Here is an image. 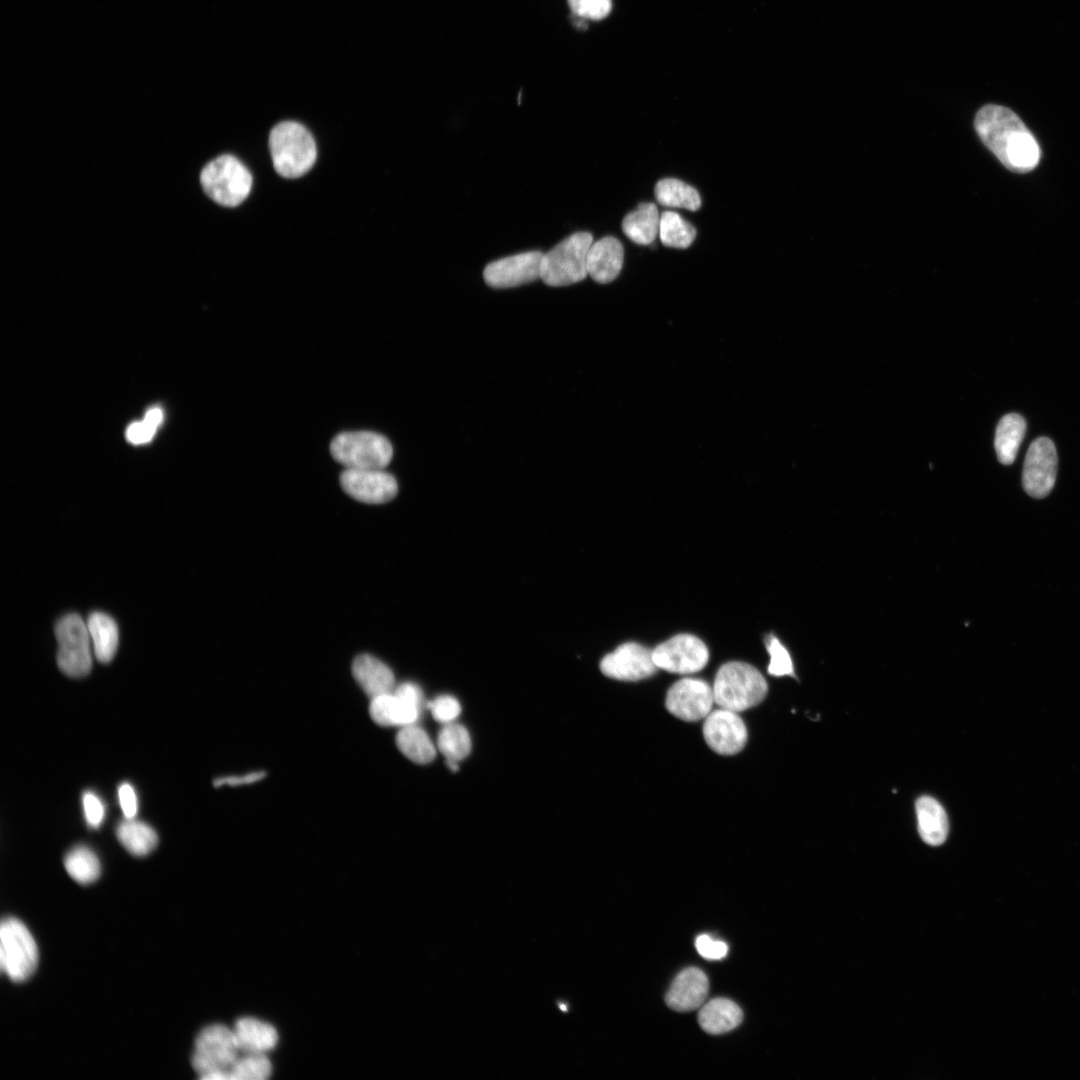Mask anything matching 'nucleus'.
Listing matches in <instances>:
<instances>
[{
    "instance_id": "nucleus-1",
    "label": "nucleus",
    "mask_w": 1080,
    "mask_h": 1080,
    "mask_svg": "<svg viewBox=\"0 0 1080 1080\" xmlns=\"http://www.w3.org/2000/svg\"><path fill=\"white\" fill-rule=\"evenodd\" d=\"M975 129L1007 169L1025 173L1038 165V142L1012 110L995 104L983 106L976 114Z\"/></svg>"
},
{
    "instance_id": "nucleus-2",
    "label": "nucleus",
    "mask_w": 1080,
    "mask_h": 1080,
    "mask_svg": "<svg viewBox=\"0 0 1080 1080\" xmlns=\"http://www.w3.org/2000/svg\"><path fill=\"white\" fill-rule=\"evenodd\" d=\"M269 148L276 172L285 178L307 173L315 163L317 149L313 136L302 124L284 121L269 135Z\"/></svg>"
},
{
    "instance_id": "nucleus-3",
    "label": "nucleus",
    "mask_w": 1080,
    "mask_h": 1080,
    "mask_svg": "<svg viewBox=\"0 0 1080 1080\" xmlns=\"http://www.w3.org/2000/svg\"><path fill=\"white\" fill-rule=\"evenodd\" d=\"M712 688L715 703L734 712L758 705L768 690L765 678L755 667L737 661L719 668Z\"/></svg>"
},
{
    "instance_id": "nucleus-4",
    "label": "nucleus",
    "mask_w": 1080,
    "mask_h": 1080,
    "mask_svg": "<svg viewBox=\"0 0 1080 1080\" xmlns=\"http://www.w3.org/2000/svg\"><path fill=\"white\" fill-rule=\"evenodd\" d=\"M593 243L589 232H575L543 254L540 279L559 287L580 282L588 275L587 256Z\"/></svg>"
},
{
    "instance_id": "nucleus-5",
    "label": "nucleus",
    "mask_w": 1080,
    "mask_h": 1080,
    "mask_svg": "<svg viewBox=\"0 0 1080 1080\" xmlns=\"http://www.w3.org/2000/svg\"><path fill=\"white\" fill-rule=\"evenodd\" d=\"M330 453L345 468L384 469L392 459L393 448L390 441L379 433L348 431L332 439Z\"/></svg>"
},
{
    "instance_id": "nucleus-6",
    "label": "nucleus",
    "mask_w": 1080,
    "mask_h": 1080,
    "mask_svg": "<svg viewBox=\"0 0 1080 1080\" xmlns=\"http://www.w3.org/2000/svg\"><path fill=\"white\" fill-rule=\"evenodd\" d=\"M200 181L208 197L226 207L241 204L252 187V176L248 169L236 157L228 154L210 161L202 169Z\"/></svg>"
},
{
    "instance_id": "nucleus-7",
    "label": "nucleus",
    "mask_w": 1080,
    "mask_h": 1080,
    "mask_svg": "<svg viewBox=\"0 0 1080 1080\" xmlns=\"http://www.w3.org/2000/svg\"><path fill=\"white\" fill-rule=\"evenodd\" d=\"M38 948L27 926L15 917L0 926V967L14 982L27 980L38 965Z\"/></svg>"
},
{
    "instance_id": "nucleus-8",
    "label": "nucleus",
    "mask_w": 1080,
    "mask_h": 1080,
    "mask_svg": "<svg viewBox=\"0 0 1080 1080\" xmlns=\"http://www.w3.org/2000/svg\"><path fill=\"white\" fill-rule=\"evenodd\" d=\"M58 641L57 662L69 677L79 678L92 668V643L87 623L77 614L62 617L55 626Z\"/></svg>"
},
{
    "instance_id": "nucleus-9",
    "label": "nucleus",
    "mask_w": 1080,
    "mask_h": 1080,
    "mask_svg": "<svg viewBox=\"0 0 1080 1080\" xmlns=\"http://www.w3.org/2000/svg\"><path fill=\"white\" fill-rule=\"evenodd\" d=\"M240 1047L234 1030L222 1024H212L200 1031L195 1040L192 1066L199 1078L229 1071L239 1057Z\"/></svg>"
},
{
    "instance_id": "nucleus-10",
    "label": "nucleus",
    "mask_w": 1080,
    "mask_h": 1080,
    "mask_svg": "<svg viewBox=\"0 0 1080 1080\" xmlns=\"http://www.w3.org/2000/svg\"><path fill=\"white\" fill-rule=\"evenodd\" d=\"M658 669L670 673L691 674L702 670L709 659L706 645L691 634H678L652 650Z\"/></svg>"
},
{
    "instance_id": "nucleus-11",
    "label": "nucleus",
    "mask_w": 1080,
    "mask_h": 1080,
    "mask_svg": "<svg viewBox=\"0 0 1080 1080\" xmlns=\"http://www.w3.org/2000/svg\"><path fill=\"white\" fill-rule=\"evenodd\" d=\"M715 703L713 688L704 680L683 678L667 692L665 705L675 717L689 722L706 718Z\"/></svg>"
},
{
    "instance_id": "nucleus-12",
    "label": "nucleus",
    "mask_w": 1080,
    "mask_h": 1080,
    "mask_svg": "<svg viewBox=\"0 0 1080 1080\" xmlns=\"http://www.w3.org/2000/svg\"><path fill=\"white\" fill-rule=\"evenodd\" d=\"M1057 453L1046 437L1037 438L1029 447L1023 468V487L1034 498H1043L1052 490L1057 474Z\"/></svg>"
},
{
    "instance_id": "nucleus-13",
    "label": "nucleus",
    "mask_w": 1080,
    "mask_h": 1080,
    "mask_svg": "<svg viewBox=\"0 0 1080 1080\" xmlns=\"http://www.w3.org/2000/svg\"><path fill=\"white\" fill-rule=\"evenodd\" d=\"M340 484L350 497L367 504L386 503L398 492L395 477L384 469L345 468L340 475Z\"/></svg>"
},
{
    "instance_id": "nucleus-14",
    "label": "nucleus",
    "mask_w": 1080,
    "mask_h": 1080,
    "mask_svg": "<svg viewBox=\"0 0 1080 1080\" xmlns=\"http://www.w3.org/2000/svg\"><path fill=\"white\" fill-rule=\"evenodd\" d=\"M657 669L652 650L634 642L620 645L600 662L605 676L621 681L642 680L654 675Z\"/></svg>"
},
{
    "instance_id": "nucleus-15",
    "label": "nucleus",
    "mask_w": 1080,
    "mask_h": 1080,
    "mask_svg": "<svg viewBox=\"0 0 1080 1080\" xmlns=\"http://www.w3.org/2000/svg\"><path fill=\"white\" fill-rule=\"evenodd\" d=\"M544 253L528 251L504 257L489 263L483 278L493 288H511L540 279V266Z\"/></svg>"
},
{
    "instance_id": "nucleus-16",
    "label": "nucleus",
    "mask_w": 1080,
    "mask_h": 1080,
    "mask_svg": "<svg viewBox=\"0 0 1080 1080\" xmlns=\"http://www.w3.org/2000/svg\"><path fill=\"white\" fill-rule=\"evenodd\" d=\"M703 736L708 746L716 753L733 755L744 748L747 741V729L737 712L719 708L707 715L703 725Z\"/></svg>"
},
{
    "instance_id": "nucleus-17",
    "label": "nucleus",
    "mask_w": 1080,
    "mask_h": 1080,
    "mask_svg": "<svg viewBox=\"0 0 1080 1080\" xmlns=\"http://www.w3.org/2000/svg\"><path fill=\"white\" fill-rule=\"evenodd\" d=\"M708 991L709 981L705 973L699 968L689 967L674 978L665 1001L672 1010L688 1012L705 1003Z\"/></svg>"
},
{
    "instance_id": "nucleus-18",
    "label": "nucleus",
    "mask_w": 1080,
    "mask_h": 1080,
    "mask_svg": "<svg viewBox=\"0 0 1080 1080\" xmlns=\"http://www.w3.org/2000/svg\"><path fill=\"white\" fill-rule=\"evenodd\" d=\"M623 259L624 249L621 242L612 236L603 237L593 242L589 249L588 275L598 283H609L620 274Z\"/></svg>"
},
{
    "instance_id": "nucleus-19",
    "label": "nucleus",
    "mask_w": 1080,
    "mask_h": 1080,
    "mask_svg": "<svg viewBox=\"0 0 1080 1080\" xmlns=\"http://www.w3.org/2000/svg\"><path fill=\"white\" fill-rule=\"evenodd\" d=\"M420 704L398 696L394 691L371 698L369 712L380 726H407L415 724L420 714Z\"/></svg>"
},
{
    "instance_id": "nucleus-20",
    "label": "nucleus",
    "mask_w": 1080,
    "mask_h": 1080,
    "mask_svg": "<svg viewBox=\"0 0 1080 1080\" xmlns=\"http://www.w3.org/2000/svg\"><path fill=\"white\" fill-rule=\"evenodd\" d=\"M352 674L358 685L370 698L392 692L395 678L392 670L376 657L368 654L357 656L352 664Z\"/></svg>"
},
{
    "instance_id": "nucleus-21",
    "label": "nucleus",
    "mask_w": 1080,
    "mask_h": 1080,
    "mask_svg": "<svg viewBox=\"0 0 1080 1080\" xmlns=\"http://www.w3.org/2000/svg\"><path fill=\"white\" fill-rule=\"evenodd\" d=\"M743 1019L741 1008L727 998H714L701 1006L698 1021L708 1034L719 1035L735 1029Z\"/></svg>"
},
{
    "instance_id": "nucleus-22",
    "label": "nucleus",
    "mask_w": 1080,
    "mask_h": 1080,
    "mask_svg": "<svg viewBox=\"0 0 1080 1080\" xmlns=\"http://www.w3.org/2000/svg\"><path fill=\"white\" fill-rule=\"evenodd\" d=\"M915 807L918 831L922 840L931 846L944 843L949 824L942 805L930 796H922L917 800Z\"/></svg>"
},
{
    "instance_id": "nucleus-23",
    "label": "nucleus",
    "mask_w": 1080,
    "mask_h": 1080,
    "mask_svg": "<svg viewBox=\"0 0 1080 1080\" xmlns=\"http://www.w3.org/2000/svg\"><path fill=\"white\" fill-rule=\"evenodd\" d=\"M233 1030L240 1050L245 1053H265L278 1041L277 1031L271 1024L252 1017L237 1020Z\"/></svg>"
},
{
    "instance_id": "nucleus-24",
    "label": "nucleus",
    "mask_w": 1080,
    "mask_h": 1080,
    "mask_svg": "<svg viewBox=\"0 0 1080 1080\" xmlns=\"http://www.w3.org/2000/svg\"><path fill=\"white\" fill-rule=\"evenodd\" d=\"M660 215L654 203H640L622 222L624 234L639 245L651 244L659 235Z\"/></svg>"
},
{
    "instance_id": "nucleus-25",
    "label": "nucleus",
    "mask_w": 1080,
    "mask_h": 1080,
    "mask_svg": "<svg viewBox=\"0 0 1080 1080\" xmlns=\"http://www.w3.org/2000/svg\"><path fill=\"white\" fill-rule=\"evenodd\" d=\"M92 648L101 663L110 662L117 651L119 635L116 622L102 612L92 613L87 620Z\"/></svg>"
},
{
    "instance_id": "nucleus-26",
    "label": "nucleus",
    "mask_w": 1080,
    "mask_h": 1080,
    "mask_svg": "<svg viewBox=\"0 0 1080 1080\" xmlns=\"http://www.w3.org/2000/svg\"><path fill=\"white\" fill-rule=\"evenodd\" d=\"M1026 431L1024 418L1010 413L1001 418L995 433V450L998 460L1005 465L1013 463Z\"/></svg>"
},
{
    "instance_id": "nucleus-27",
    "label": "nucleus",
    "mask_w": 1080,
    "mask_h": 1080,
    "mask_svg": "<svg viewBox=\"0 0 1080 1080\" xmlns=\"http://www.w3.org/2000/svg\"><path fill=\"white\" fill-rule=\"evenodd\" d=\"M116 835L122 846L132 855L143 857L151 853L158 844L156 831L147 823L127 819L120 822Z\"/></svg>"
},
{
    "instance_id": "nucleus-28",
    "label": "nucleus",
    "mask_w": 1080,
    "mask_h": 1080,
    "mask_svg": "<svg viewBox=\"0 0 1080 1080\" xmlns=\"http://www.w3.org/2000/svg\"><path fill=\"white\" fill-rule=\"evenodd\" d=\"M396 744L404 756L417 764L430 763L436 756V747L428 734L414 724L401 727Z\"/></svg>"
},
{
    "instance_id": "nucleus-29",
    "label": "nucleus",
    "mask_w": 1080,
    "mask_h": 1080,
    "mask_svg": "<svg viewBox=\"0 0 1080 1080\" xmlns=\"http://www.w3.org/2000/svg\"><path fill=\"white\" fill-rule=\"evenodd\" d=\"M655 197L658 203L666 207L696 211L701 206L698 191L676 178H664L658 181L655 186Z\"/></svg>"
},
{
    "instance_id": "nucleus-30",
    "label": "nucleus",
    "mask_w": 1080,
    "mask_h": 1080,
    "mask_svg": "<svg viewBox=\"0 0 1080 1080\" xmlns=\"http://www.w3.org/2000/svg\"><path fill=\"white\" fill-rule=\"evenodd\" d=\"M64 866L69 876L82 885L96 881L101 872L97 855L84 845L73 847L65 855Z\"/></svg>"
},
{
    "instance_id": "nucleus-31",
    "label": "nucleus",
    "mask_w": 1080,
    "mask_h": 1080,
    "mask_svg": "<svg viewBox=\"0 0 1080 1080\" xmlns=\"http://www.w3.org/2000/svg\"><path fill=\"white\" fill-rule=\"evenodd\" d=\"M659 237L663 245L672 248H688L696 237L694 226L674 211L660 215Z\"/></svg>"
},
{
    "instance_id": "nucleus-32",
    "label": "nucleus",
    "mask_w": 1080,
    "mask_h": 1080,
    "mask_svg": "<svg viewBox=\"0 0 1080 1080\" xmlns=\"http://www.w3.org/2000/svg\"><path fill=\"white\" fill-rule=\"evenodd\" d=\"M437 748L446 760L459 762L471 751L469 732L455 722L444 724L437 737Z\"/></svg>"
},
{
    "instance_id": "nucleus-33",
    "label": "nucleus",
    "mask_w": 1080,
    "mask_h": 1080,
    "mask_svg": "<svg viewBox=\"0 0 1080 1080\" xmlns=\"http://www.w3.org/2000/svg\"><path fill=\"white\" fill-rule=\"evenodd\" d=\"M229 1072L231 1080H264L270 1077L272 1066L264 1053H246L237 1058Z\"/></svg>"
},
{
    "instance_id": "nucleus-34",
    "label": "nucleus",
    "mask_w": 1080,
    "mask_h": 1080,
    "mask_svg": "<svg viewBox=\"0 0 1080 1080\" xmlns=\"http://www.w3.org/2000/svg\"><path fill=\"white\" fill-rule=\"evenodd\" d=\"M766 648L770 654L769 674L777 677L794 676L793 663L787 649L774 635L766 637Z\"/></svg>"
},
{
    "instance_id": "nucleus-35",
    "label": "nucleus",
    "mask_w": 1080,
    "mask_h": 1080,
    "mask_svg": "<svg viewBox=\"0 0 1080 1080\" xmlns=\"http://www.w3.org/2000/svg\"><path fill=\"white\" fill-rule=\"evenodd\" d=\"M162 417L163 414L160 409H151L146 413L143 421L133 423L128 427L126 431L127 439L134 444L149 441L161 423Z\"/></svg>"
},
{
    "instance_id": "nucleus-36",
    "label": "nucleus",
    "mask_w": 1080,
    "mask_h": 1080,
    "mask_svg": "<svg viewBox=\"0 0 1080 1080\" xmlns=\"http://www.w3.org/2000/svg\"><path fill=\"white\" fill-rule=\"evenodd\" d=\"M574 16L586 20H602L606 18L611 9V0H567Z\"/></svg>"
},
{
    "instance_id": "nucleus-37",
    "label": "nucleus",
    "mask_w": 1080,
    "mask_h": 1080,
    "mask_svg": "<svg viewBox=\"0 0 1080 1080\" xmlns=\"http://www.w3.org/2000/svg\"><path fill=\"white\" fill-rule=\"evenodd\" d=\"M427 707L434 719L442 724L454 722L461 712L458 700L450 695L438 696Z\"/></svg>"
},
{
    "instance_id": "nucleus-38",
    "label": "nucleus",
    "mask_w": 1080,
    "mask_h": 1080,
    "mask_svg": "<svg viewBox=\"0 0 1080 1080\" xmlns=\"http://www.w3.org/2000/svg\"><path fill=\"white\" fill-rule=\"evenodd\" d=\"M83 812L86 823L91 828H98L105 818V805L101 798L92 791L82 795Z\"/></svg>"
},
{
    "instance_id": "nucleus-39",
    "label": "nucleus",
    "mask_w": 1080,
    "mask_h": 1080,
    "mask_svg": "<svg viewBox=\"0 0 1080 1080\" xmlns=\"http://www.w3.org/2000/svg\"><path fill=\"white\" fill-rule=\"evenodd\" d=\"M698 953L708 960H720L728 953V946L721 940H716L707 934L699 935L695 940Z\"/></svg>"
},
{
    "instance_id": "nucleus-40",
    "label": "nucleus",
    "mask_w": 1080,
    "mask_h": 1080,
    "mask_svg": "<svg viewBox=\"0 0 1080 1080\" xmlns=\"http://www.w3.org/2000/svg\"><path fill=\"white\" fill-rule=\"evenodd\" d=\"M117 797L119 806L125 818H135L139 805L134 787L128 782L121 783L117 789Z\"/></svg>"
},
{
    "instance_id": "nucleus-41",
    "label": "nucleus",
    "mask_w": 1080,
    "mask_h": 1080,
    "mask_svg": "<svg viewBox=\"0 0 1080 1080\" xmlns=\"http://www.w3.org/2000/svg\"><path fill=\"white\" fill-rule=\"evenodd\" d=\"M263 777H265V773L262 771L253 772L242 776L222 777L216 779L214 785L218 787L221 785L237 786L242 784H250L261 780Z\"/></svg>"
}]
</instances>
